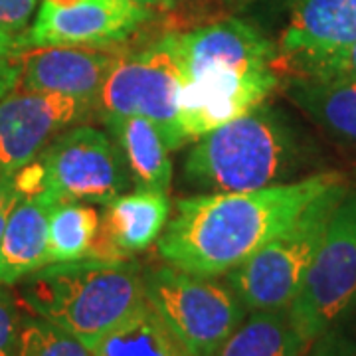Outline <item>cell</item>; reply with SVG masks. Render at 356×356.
<instances>
[{"label": "cell", "instance_id": "cell-22", "mask_svg": "<svg viewBox=\"0 0 356 356\" xmlns=\"http://www.w3.org/2000/svg\"><path fill=\"white\" fill-rule=\"evenodd\" d=\"M22 318L20 299L8 285H0V356H18Z\"/></svg>", "mask_w": 356, "mask_h": 356}, {"label": "cell", "instance_id": "cell-30", "mask_svg": "<svg viewBox=\"0 0 356 356\" xmlns=\"http://www.w3.org/2000/svg\"><path fill=\"white\" fill-rule=\"evenodd\" d=\"M165 2V8H170V6H175V4H178L180 0H163Z\"/></svg>", "mask_w": 356, "mask_h": 356}, {"label": "cell", "instance_id": "cell-11", "mask_svg": "<svg viewBox=\"0 0 356 356\" xmlns=\"http://www.w3.org/2000/svg\"><path fill=\"white\" fill-rule=\"evenodd\" d=\"M89 109L74 97L14 89L0 97V170L10 175L32 165L67 125Z\"/></svg>", "mask_w": 356, "mask_h": 356}, {"label": "cell", "instance_id": "cell-8", "mask_svg": "<svg viewBox=\"0 0 356 356\" xmlns=\"http://www.w3.org/2000/svg\"><path fill=\"white\" fill-rule=\"evenodd\" d=\"M182 70L172 34L154 42L147 50L121 56L109 72L95 109L102 119L135 115L151 121L175 151Z\"/></svg>", "mask_w": 356, "mask_h": 356}, {"label": "cell", "instance_id": "cell-15", "mask_svg": "<svg viewBox=\"0 0 356 356\" xmlns=\"http://www.w3.org/2000/svg\"><path fill=\"white\" fill-rule=\"evenodd\" d=\"M56 202L46 191L20 194L0 238V285H16L48 266V218Z\"/></svg>", "mask_w": 356, "mask_h": 356}, {"label": "cell", "instance_id": "cell-9", "mask_svg": "<svg viewBox=\"0 0 356 356\" xmlns=\"http://www.w3.org/2000/svg\"><path fill=\"white\" fill-rule=\"evenodd\" d=\"M280 83L277 65L208 67L184 76L175 151L266 103Z\"/></svg>", "mask_w": 356, "mask_h": 356}, {"label": "cell", "instance_id": "cell-18", "mask_svg": "<svg viewBox=\"0 0 356 356\" xmlns=\"http://www.w3.org/2000/svg\"><path fill=\"white\" fill-rule=\"evenodd\" d=\"M93 356H194L153 305L145 303L103 337Z\"/></svg>", "mask_w": 356, "mask_h": 356}, {"label": "cell", "instance_id": "cell-25", "mask_svg": "<svg viewBox=\"0 0 356 356\" xmlns=\"http://www.w3.org/2000/svg\"><path fill=\"white\" fill-rule=\"evenodd\" d=\"M318 77H346L356 81V42L344 51L341 58H337L332 64H329L323 72L315 74Z\"/></svg>", "mask_w": 356, "mask_h": 356}, {"label": "cell", "instance_id": "cell-21", "mask_svg": "<svg viewBox=\"0 0 356 356\" xmlns=\"http://www.w3.org/2000/svg\"><path fill=\"white\" fill-rule=\"evenodd\" d=\"M18 356H93V350L46 318L26 315Z\"/></svg>", "mask_w": 356, "mask_h": 356}, {"label": "cell", "instance_id": "cell-13", "mask_svg": "<svg viewBox=\"0 0 356 356\" xmlns=\"http://www.w3.org/2000/svg\"><path fill=\"white\" fill-rule=\"evenodd\" d=\"M121 56L89 46H32L18 58V91L60 93L95 109L103 83Z\"/></svg>", "mask_w": 356, "mask_h": 356}, {"label": "cell", "instance_id": "cell-14", "mask_svg": "<svg viewBox=\"0 0 356 356\" xmlns=\"http://www.w3.org/2000/svg\"><path fill=\"white\" fill-rule=\"evenodd\" d=\"M170 220L166 192L135 188L105 204V216L89 257L127 259L151 248Z\"/></svg>", "mask_w": 356, "mask_h": 356}, {"label": "cell", "instance_id": "cell-27", "mask_svg": "<svg viewBox=\"0 0 356 356\" xmlns=\"http://www.w3.org/2000/svg\"><path fill=\"white\" fill-rule=\"evenodd\" d=\"M20 194H22V192L18 191V192H16V194H14L13 198H8L6 202L0 206V238H2V232H4V228H6V222H8V216H10V212H13L14 204L18 202Z\"/></svg>", "mask_w": 356, "mask_h": 356}, {"label": "cell", "instance_id": "cell-28", "mask_svg": "<svg viewBox=\"0 0 356 356\" xmlns=\"http://www.w3.org/2000/svg\"><path fill=\"white\" fill-rule=\"evenodd\" d=\"M137 2L149 6V8H153V6H163V8H165V2H163V0H137Z\"/></svg>", "mask_w": 356, "mask_h": 356}, {"label": "cell", "instance_id": "cell-4", "mask_svg": "<svg viewBox=\"0 0 356 356\" xmlns=\"http://www.w3.org/2000/svg\"><path fill=\"white\" fill-rule=\"evenodd\" d=\"M346 191L344 178H341L307 204L299 216L293 218L250 259L229 271V287L250 313L289 309L303 287L329 220Z\"/></svg>", "mask_w": 356, "mask_h": 356}, {"label": "cell", "instance_id": "cell-17", "mask_svg": "<svg viewBox=\"0 0 356 356\" xmlns=\"http://www.w3.org/2000/svg\"><path fill=\"white\" fill-rule=\"evenodd\" d=\"M285 95L318 127L356 145V81L346 77H318L291 74Z\"/></svg>", "mask_w": 356, "mask_h": 356}, {"label": "cell", "instance_id": "cell-12", "mask_svg": "<svg viewBox=\"0 0 356 356\" xmlns=\"http://www.w3.org/2000/svg\"><path fill=\"white\" fill-rule=\"evenodd\" d=\"M356 42V0H297L283 30L280 64L315 76Z\"/></svg>", "mask_w": 356, "mask_h": 356}, {"label": "cell", "instance_id": "cell-1", "mask_svg": "<svg viewBox=\"0 0 356 356\" xmlns=\"http://www.w3.org/2000/svg\"><path fill=\"white\" fill-rule=\"evenodd\" d=\"M341 178L318 172L257 191L182 198L156 240V252L165 264L194 275H228Z\"/></svg>", "mask_w": 356, "mask_h": 356}, {"label": "cell", "instance_id": "cell-10", "mask_svg": "<svg viewBox=\"0 0 356 356\" xmlns=\"http://www.w3.org/2000/svg\"><path fill=\"white\" fill-rule=\"evenodd\" d=\"M149 18L151 8L137 0H42L22 42L24 48H109L133 36Z\"/></svg>", "mask_w": 356, "mask_h": 356}, {"label": "cell", "instance_id": "cell-16", "mask_svg": "<svg viewBox=\"0 0 356 356\" xmlns=\"http://www.w3.org/2000/svg\"><path fill=\"white\" fill-rule=\"evenodd\" d=\"M102 121L109 129V135L123 156L137 188L168 194L172 182V163L170 149L166 147L159 129L151 121L135 115L105 117Z\"/></svg>", "mask_w": 356, "mask_h": 356}, {"label": "cell", "instance_id": "cell-2", "mask_svg": "<svg viewBox=\"0 0 356 356\" xmlns=\"http://www.w3.org/2000/svg\"><path fill=\"white\" fill-rule=\"evenodd\" d=\"M20 303L88 348L145 303L143 271L117 257H81L40 267L16 283Z\"/></svg>", "mask_w": 356, "mask_h": 356}, {"label": "cell", "instance_id": "cell-3", "mask_svg": "<svg viewBox=\"0 0 356 356\" xmlns=\"http://www.w3.org/2000/svg\"><path fill=\"white\" fill-rule=\"evenodd\" d=\"M295 159L297 143L291 129L261 103L194 140L184 177L208 194L257 191L280 184Z\"/></svg>", "mask_w": 356, "mask_h": 356}, {"label": "cell", "instance_id": "cell-20", "mask_svg": "<svg viewBox=\"0 0 356 356\" xmlns=\"http://www.w3.org/2000/svg\"><path fill=\"white\" fill-rule=\"evenodd\" d=\"M99 232V214L79 200H60L48 218V264L88 257Z\"/></svg>", "mask_w": 356, "mask_h": 356}, {"label": "cell", "instance_id": "cell-29", "mask_svg": "<svg viewBox=\"0 0 356 356\" xmlns=\"http://www.w3.org/2000/svg\"><path fill=\"white\" fill-rule=\"evenodd\" d=\"M250 2H254V0H226V4H228V6H236V8H240V6H248Z\"/></svg>", "mask_w": 356, "mask_h": 356}, {"label": "cell", "instance_id": "cell-19", "mask_svg": "<svg viewBox=\"0 0 356 356\" xmlns=\"http://www.w3.org/2000/svg\"><path fill=\"white\" fill-rule=\"evenodd\" d=\"M307 348L287 309L252 311L216 356H303Z\"/></svg>", "mask_w": 356, "mask_h": 356}, {"label": "cell", "instance_id": "cell-6", "mask_svg": "<svg viewBox=\"0 0 356 356\" xmlns=\"http://www.w3.org/2000/svg\"><path fill=\"white\" fill-rule=\"evenodd\" d=\"M143 287L145 299L194 356H216L248 313L228 281L170 264L143 271Z\"/></svg>", "mask_w": 356, "mask_h": 356}, {"label": "cell", "instance_id": "cell-5", "mask_svg": "<svg viewBox=\"0 0 356 356\" xmlns=\"http://www.w3.org/2000/svg\"><path fill=\"white\" fill-rule=\"evenodd\" d=\"M129 168L111 135L99 129L74 127L60 133L40 156L16 172L22 194L46 191L58 202H111L129 188Z\"/></svg>", "mask_w": 356, "mask_h": 356}, {"label": "cell", "instance_id": "cell-7", "mask_svg": "<svg viewBox=\"0 0 356 356\" xmlns=\"http://www.w3.org/2000/svg\"><path fill=\"white\" fill-rule=\"evenodd\" d=\"M356 297V191L334 208L303 287L287 313L309 346L332 327Z\"/></svg>", "mask_w": 356, "mask_h": 356}, {"label": "cell", "instance_id": "cell-26", "mask_svg": "<svg viewBox=\"0 0 356 356\" xmlns=\"http://www.w3.org/2000/svg\"><path fill=\"white\" fill-rule=\"evenodd\" d=\"M16 192H18L16 175H10L6 170H0V206L6 202L8 198H13Z\"/></svg>", "mask_w": 356, "mask_h": 356}, {"label": "cell", "instance_id": "cell-24", "mask_svg": "<svg viewBox=\"0 0 356 356\" xmlns=\"http://www.w3.org/2000/svg\"><path fill=\"white\" fill-rule=\"evenodd\" d=\"M38 0H0V28L24 32L36 13Z\"/></svg>", "mask_w": 356, "mask_h": 356}, {"label": "cell", "instance_id": "cell-23", "mask_svg": "<svg viewBox=\"0 0 356 356\" xmlns=\"http://www.w3.org/2000/svg\"><path fill=\"white\" fill-rule=\"evenodd\" d=\"M24 50L22 32L0 28V97L16 88L18 79V58Z\"/></svg>", "mask_w": 356, "mask_h": 356}]
</instances>
